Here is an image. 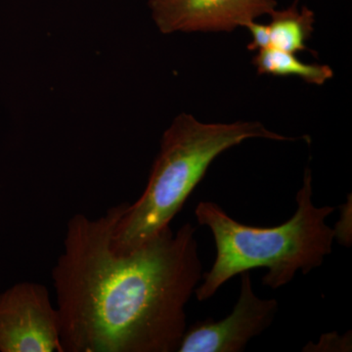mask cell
Here are the masks:
<instances>
[{
  "instance_id": "obj_1",
  "label": "cell",
  "mask_w": 352,
  "mask_h": 352,
  "mask_svg": "<svg viewBox=\"0 0 352 352\" xmlns=\"http://www.w3.org/2000/svg\"><path fill=\"white\" fill-rule=\"evenodd\" d=\"M129 203L69 219L52 268L62 352L177 351L203 277L196 228L170 226L127 254L112 236Z\"/></svg>"
},
{
  "instance_id": "obj_2",
  "label": "cell",
  "mask_w": 352,
  "mask_h": 352,
  "mask_svg": "<svg viewBox=\"0 0 352 352\" xmlns=\"http://www.w3.org/2000/svg\"><path fill=\"white\" fill-rule=\"evenodd\" d=\"M296 200L293 217L268 228L236 221L214 201L198 204L196 219L200 226L210 228L217 248L212 268L204 273L203 282L195 289L199 302L212 298L227 281L245 271L266 268L263 283L275 289L289 284L298 271L307 274L323 264L335 241L333 229L326 220L336 208L314 206L309 168Z\"/></svg>"
},
{
  "instance_id": "obj_3",
  "label": "cell",
  "mask_w": 352,
  "mask_h": 352,
  "mask_svg": "<svg viewBox=\"0 0 352 352\" xmlns=\"http://www.w3.org/2000/svg\"><path fill=\"white\" fill-rule=\"evenodd\" d=\"M296 141L266 129L259 122L206 124L182 113L164 132L147 186L129 204L112 236V248L127 254L154 239L182 210L210 164L222 153L248 139Z\"/></svg>"
},
{
  "instance_id": "obj_4",
  "label": "cell",
  "mask_w": 352,
  "mask_h": 352,
  "mask_svg": "<svg viewBox=\"0 0 352 352\" xmlns=\"http://www.w3.org/2000/svg\"><path fill=\"white\" fill-rule=\"evenodd\" d=\"M62 352L60 317L43 284L20 282L0 293V352Z\"/></svg>"
},
{
  "instance_id": "obj_5",
  "label": "cell",
  "mask_w": 352,
  "mask_h": 352,
  "mask_svg": "<svg viewBox=\"0 0 352 352\" xmlns=\"http://www.w3.org/2000/svg\"><path fill=\"white\" fill-rule=\"evenodd\" d=\"M240 275V295L233 311L221 320L206 319L190 326L177 352H241L250 340L270 327L279 303L256 295L250 271Z\"/></svg>"
},
{
  "instance_id": "obj_6",
  "label": "cell",
  "mask_w": 352,
  "mask_h": 352,
  "mask_svg": "<svg viewBox=\"0 0 352 352\" xmlns=\"http://www.w3.org/2000/svg\"><path fill=\"white\" fill-rule=\"evenodd\" d=\"M162 34L232 32L276 9V0H149Z\"/></svg>"
},
{
  "instance_id": "obj_7",
  "label": "cell",
  "mask_w": 352,
  "mask_h": 352,
  "mask_svg": "<svg viewBox=\"0 0 352 352\" xmlns=\"http://www.w3.org/2000/svg\"><path fill=\"white\" fill-rule=\"evenodd\" d=\"M270 47L296 53L307 50V41L314 31L315 15L307 6L298 7L296 0L291 6L270 14Z\"/></svg>"
},
{
  "instance_id": "obj_8",
  "label": "cell",
  "mask_w": 352,
  "mask_h": 352,
  "mask_svg": "<svg viewBox=\"0 0 352 352\" xmlns=\"http://www.w3.org/2000/svg\"><path fill=\"white\" fill-rule=\"evenodd\" d=\"M252 64L259 75L298 76L310 85H324L333 76V69L328 65L305 63L294 53L273 47L256 51Z\"/></svg>"
},
{
  "instance_id": "obj_9",
  "label": "cell",
  "mask_w": 352,
  "mask_h": 352,
  "mask_svg": "<svg viewBox=\"0 0 352 352\" xmlns=\"http://www.w3.org/2000/svg\"><path fill=\"white\" fill-rule=\"evenodd\" d=\"M303 351H351V333L344 336L337 332L324 333L318 344L310 342Z\"/></svg>"
},
{
  "instance_id": "obj_10",
  "label": "cell",
  "mask_w": 352,
  "mask_h": 352,
  "mask_svg": "<svg viewBox=\"0 0 352 352\" xmlns=\"http://www.w3.org/2000/svg\"><path fill=\"white\" fill-rule=\"evenodd\" d=\"M346 203L340 207L339 221L333 229L335 240L344 247H351L352 242V206L351 194L349 195Z\"/></svg>"
},
{
  "instance_id": "obj_11",
  "label": "cell",
  "mask_w": 352,
  "mask_h": 352,
  "mask_svg": "<svg viewBox=\"0 0 352 352\" xmlns=\"http://www.w3.org/2000/svg\"><path fill=\"white\" fill-rule=\"evenodd\" d=\"M251 32L252 41L248 44L250 51H258L270 47V28L268 25L252 21L245 25Z\"/></svg>"
}]
</instances>
